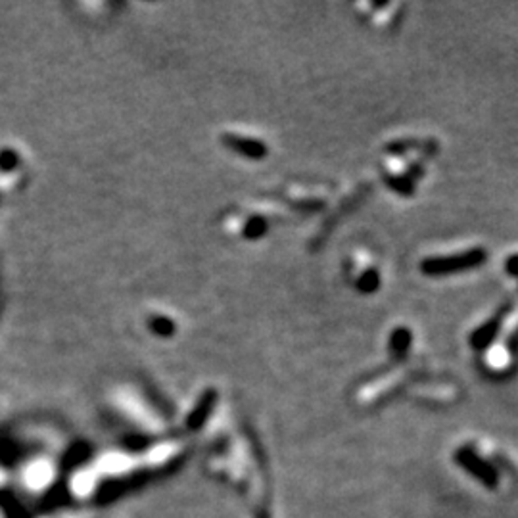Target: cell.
I'll use <instances>...</instances> for the list:
<instances>
[{
    "label": "cell",
    "instance_id": "cell-1",
    "mask_svg": "<svg viewBox=\"0 0 518 518\" xmlns=\"http://www.w3.org/2000/svg\"><path fill=\"white\" fill-rule=\"evenodd\" d=\"M485 258H488V253L482 248H472V250L453 253V255H434V258H426L420 261V271L428 277H444L451 272L476 269L484 263Z\"/></svg>",
    "mask_w": 518,
    "mask_h": 518
},
{
    "label": "cell",
    "instance_id": "cell-6",
    "mask_svg": "<svg viewBox=\"0 0 518 518\" xmlns=\"http://www.w3.org/2000/svg\"><path fill=\"white\" fill-rule=\"evenodd\" d=\"M386 180H388V186H390V188H393L396 192L403 194V196L413 194V190H415L411 175H405V177H396V175H392V177H388Z\"/></svg>",
    "mask_w": 518,
    "mask_h": 518
},
{
    "label": "cell",
    "instance_id": "cell-4",
    "mask_svg": "<svg viewBox=\"0 0 518 518\" xmlns=\"http://www.w3.org/2000/svg\"><path fill=\"white\" fill-rule=\"evenodd\" d=\"M413 344V333L407 328V326H398L393 328L392 334H390V340H388V347L390 352L396 355V357H405L409 350H411Z\"/></svg>",
    "mask_w": 518,
    "mask_h": 518
},
{
    "label": "cell",
    "instance_id": "cell-3",
    "mask_svg": "<svg viewBox=\"0 0 518 518\" xmlns=\"http://www.w3.org/2000/svg\"><path fill=\"white\" fill-rule=\"evenodd\" d=\"M507 309H503L497 315H493L492 319H488L484 325H480L476 330H472L471 338H468V344H471L472 350L476 352H482L485 350L488 345L493 344V340L497 338L499 330H501V325H503V317H505Z\"/></svg>",
    "mask_w": 518,
    "mask_h": 518
},
{
    "label": "cell",
    "instance_id": "cell-2",
    "mask_svg": "<svg viewBox=\"0 0 518 518\" xmlns=\"http://www.w3.org/2000/svg\"><path fill=\"white\" fill-rule=\"evenodd\" d=\"M455 463L461 468H465L466 472H471L472 476L478 480L480 484H484L485 488H490V490L497 488L499 474L495 471V466L490 465L485 459L480 457L476 449H472L471 445L459 447L455 451Z\"/></svg>",
    "mask_w": 518,
    "mask_h": 518
},
{
    "label": "cell",
    "instance_id": "cell-7",
    "mask_svg": "<svg viewBox=\"0 0 518 518\" xmlns=\"http://www.w3.org/2000/svg\"><path fill=\"white\" fill-rule=\"evenodd\" d=\"M505 271L509 277H512V279H518V253H512V255L507 258Z\"/></svg>",
    "mask_w": 518,
    "mask_h": 518
},
{
    "label": "cell",
    "instance_id": "cell-5",
    "mask_svg": "<svg viewBox=\"0 0 518 518\" xmlns=\"http://www.w3.org/2000/svg\"><path fill=\"white\" fill-rule=\"evenodd\" d=\"M380 288L379 269H367L357 279V290L361 294H374Z\"/></svg>",
    "mask_w": 518,
    "mask_h": 518
},
{
    "label": "cell",
    "instance_id": "cell-8",
    "mask_svg": "<svg viewBox=\"0 0 518 518\" xmlns=\"http://www.w3.org/2000/svg\"><path fill=\"white\" fill-rule=\"evenodd\" d=\"M248 231H250V234H252V236H259V234L265 231V225H263L261 221H252V223H250V226H248Z\"/></svg>",
    "mask_w": 518,
    "mask_h": 518
}]
</instances>
